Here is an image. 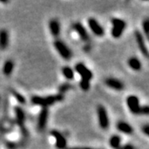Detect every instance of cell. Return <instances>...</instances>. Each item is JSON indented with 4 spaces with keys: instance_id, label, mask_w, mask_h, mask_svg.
Listing matches in <instances>:
<instances>
[{
    "instance_id": "cell-16",
    "label": "cell",
    "mask_w": 149,
    "mask_h": 149,
    "mask_svg": "<svg viewBox=\"0 0 149 149\" xmlns=\"http://www.w3.org/2000/svg\"><path fill=\"white\" fill-rule=\"evenodd\" d=\"M14 112L16 115L17 122L19 125H22L25 122V113L21 107L16 106L14 108Z\"/></svg>"
},
{
    "instance_id": "cell-4",
    "label": "cell",
    "mask_w": 149,
    "mask_h": 149,
    "mask_svg": "<svg viewBox=\"0 0 149 149\" xmlns=\"http://www.w3.org/2000/svg\"><path fill=\"white\" fill-rule=\"evenodd\" d=\"M97 113L99 118V124L102 129H107L109 126V119L106 109L103 105H99L97 108Z\"/></svg>"
},
{
    "instance_id": "cell-6",
    "label": "cell",
    "mask_w": 149,
    "mask_h": 149,
    "mask_svg": "<svg viewBox=\"0 0 149 149\" xmlns=\"http://www.w3.org/2000/svg\"><path fill=\"white\" fill-rule=\"evenodd\" d=\"M75 70L77 71V73L80 74L81 77V80H88L91 81V79L93 78V73L91 70L87 68L85 66V64L83 63H78L75 65Z\"/></svg>"
},
{
    "instance_id": "cell-11",
    "label": "cell",
    "mask_w": 149,
    "mask_h": 149,
    "mask_svg": "<svg viewBox=\"0 0 149 149\" xmlns=\"http://www.w3.org/2000/svg\"><path fill=\"white\" fill-rule=\"evenodd\" d=\"M74 31L77 32V34L79 35V37H80V39L84 42H87L89 41V34L87 32V30L85 29V27L80 23V22H75L74 24Z\"/></svg>"
},
{
    "instance_id": "cell-27",
    "label": "cell",
    "mask_w": 149,
    "mask_h": 149,
    "mask_svg": "<svg viewBox=\"0 0 149 149\" xmlns=\"http://www.w3.org/2000/svg\"><path fill=\"white\" fill-rule=\"evenodd\" d=\"M143 133L146 134V135H148L149 133V126L148 124H146V125H144V127L143 128Z\"/></svg>"
},
{
    "instance_id": "cell-23",
    "label": "cell",
    "mask_w": 149,
    "mask_h": 149,
    "mask_svg": "<svg viewBox=\"0 0 149 149\" xmlns=\"http://www.w3.org/2000/svg\"><path fill=\"white\" fill-rule=\"evenodd\" d=\"M143 28L144 33L146 35V37L148 38V33H149V21L148 19H146L143 22Z\"/></svg>"
},
{
    "instance_id": "cell-15",
    "label": "cell",
    "mask_w": 149,
    "mask_h": 149,
    "mask_svg": "<svg viewBox=\"0 0 149 149\" xmlns=\"http://www.w3.org/2000/svg\"><path fill=\"white\" fill-rule=\"evenodd\" d=\"M117 128L118 129V131L122 132V133H125V134H132L133 132V129L132 128V126L126 122L123 121H119L117 123Z\"/></svg>"
},
{
    "instance_id": "cell-9",
    "label": "cell",
    "mask_w": 149,
    "mask_h": 149,
    "mask_svg": "<svg viewBox=\"0 0 149 149\" xmlns=\"http://www.w3.org/2000/svg\"><path fill=\"white\" fill-rule=\"evenodd\" d=\"M52 135L54 137V139L56 140V146L58 149H65L66 148L67 142L66 139L65 138V136L61 133H60L59 131L53 130L52 131Z\"/></svg>"
},
{
    "instance_id": "cell-10",
    "label": "cell",
    "mask_w": 149,
    "mask_h": 149,
    "mask_svg": "<svg viewBox=\"0 0 149 149\" xmlns=\"http://www.w3.org/2000/svg\"><path fill=\"white\" fill-rule=\"evenodd\" d=\"M48 115H49V113H48L47 108H43L40 112L38 121H37V128L40 131H42L46 128L47 123Z\"/></svg>"
},
{
    "instance_id": "cell-19",
    "label": "cell",
    "mask_w": 149,
    "mask_h": 149,
    "mask_svg": "<svg viewBox=\"0 0 149 149\" xmlns=\"http://www.w3.org/2000/svg\"><path fill=\"white\" fill-rule=\"evenodd\" d=\"M13 68H14V63H13V61H11V60H8L3 65V74H5V75L9 76L12 74V72L13 70Z\"/></svg>"
},
{
    "instance_id": "cell-3",
    "label": "cell",
    "mask_w": 149,
    "mask_h": 149,
    "mask_svg": "<svg viewBox=\"0 0 149 149\" xmlns=\"http://www.w3.org/2000/svg\"><path fill=\"white\" fill-rule=\"evenodd\" d=\"M54 47L56 48V50L58 52L59 55L62 58L66 60V61H68V60L71 58L72 52H71L70 49L62 41H61V40H56L54 42Z\"/></svg>"
},
{
    "instance_id": "cell-7",
    "label": "cell",
    "mask_w": 149,
    "mask_h": 149,
    "mask_svg": "<svg viewBox=\"0 0 149 149\" xmlns=\"http://www.w3.org/2000/svg\"><path fill=\"white\" fill-rule=\"evenodd\" d=\"M88 25H89V27L91 28L92 32L95 36H97V37H102V36H104V30L103 27L99 23V22L97 21L96 19L93 18V17L89 18L88 19Z\"/></svg>"
},
{
    "instance_id": "cell-2",
    "label": "cell",
    "mask_w": 149,
    "mask_h": 149,
    "mask_svg": "<svg viewBox=\"0 0 149 149\" xmlns=\"http://www.w3.org/2000/svg\"><path fill=\"white\" fill-rule=\"evenodd\" d=\"M112 31L111 34L113 38H119L123 35L126 28V22L120 18L112 19Z\"/></svg>"
},
{
    "instance_id": "cell-26",
    "label": "cell",
    "mask_w": 149,
    "mask_h": 149,
    "mask_svg": "<svg viewBox=\"0 0 149 149\" xmlns=\"http://www.w3.org/2000/svg\"><path fill=\"white\" fill-rule=\"evenodd\" d=\"M120 149H135V148L133 147V145H131V144H126L123 147L120 148Z\"/></svg>"
},
{
    "instance_id": "cell-25",
    "label": "cell",
    "mask_w": 149,
    "mask_h": 149,
    "mask_svg": "<svg viewBox=\"0 0 149 149\" xmlns=\"http://www.w3.org/2000/svg\"><path fill=\"white\" fill-rule=\"evenodd\" d=\"M70 86V85H61V87L60 88V91H61V93H63V92H65V90L69 89Z\"/></svg>"
},
{
    "instance_id": "cell-18",
    "label": "cell",
    "mask_w": 149,
    "mask_h": 149,
    "mask_svg": "<svg viewBox=\"0 0 149 149\" xmlns=\"http://www.w3.org/2000/svg\"><path fill=\"white\" fill-rule=\"evenodd\" d=\"M109 145L112 148L120 149L121 148V138L118 135H113L109 139Z\"/></svg>"
},
{
    "instance_id": "cell-28",
    "label": "cell",
    "mask_w": 149,
    "mask_h": 149,
    "mask_svg": "<svg viewBox=\"0 0 149 149\" xmlns=\"http://www.w3.org/2000/svg\"><path fill=\"white\" fill-rule=\"evenodd\" d=\"M69 149H95V148H71Z\"/></svg>"
},
{
    "instance_id": "cell-8",
    "label": "cell",
    "mask_w": 149,
    "mask_h": 149,
    "mask_svg": "<svg viewBox=\"0 0 149 149\" xmlns=\"http://www.w3.org/2000/svg\"><path fill=\"white\" fill-rule=\"evenodd\" d=\"M134 36H135V39H136L137 44L139 46V50L141 51V52L143 53L144 56L148 58V48L146 47L143 36L142 35V33L139 31H136L134 33Z\"/></svg>"
},
{
    "instance_id": "cell-13",
    "label": "cell",
    "mask_w": 149,
    "mask_h": 149,
    "mask_svg": "<svg viewBox=\"0 0 149 149\" xmlns=\"http://www.w3.org/2000/svg\"><path fill=\"white\" fill-rule=\"evenodd\" d=\"M49 29L53 37H58L61 32V25L57 19H52L49 22Z\"/></svg>"
},
{
    "instance_id": "cell-14",
    "label": "cell",
    "mask_w": 149,
    "mask_h": 149,
    "mask_svg": "<svg viewBox=\"0 0 149 149\" xmlns=\"http://www.w3.org/2000/svg\"><path fill=\"white\" fill-rule=\"evenodd\" d=\"M8 46V32L6 29L0 30V49L5 50Z\"/></svg>"
},
{
    "instance_id": "cell-20",
    "label": "cell",
    "mask_w": 149,
    "mask_h": 149,
    "mask_svg": "<svg viewBox=\"0 0 149 149\" xmlns=\"http://www.w3.org/2000/svg\"><path fill=\"white\" fill-rule=\"evenodd\" d=\"M61 72L62 74L65 76V78H66L67 80H72L74 78V70L71 69L69 66H65L61 69Z\"/></svg>"
},
{
    "instance_id": "cell-17",
    "label": "cell",
    "mask_w": 149,
    "mask_h": 149,
    "mask_svg": "<svg viewBox=\"0 0 149 149\" xmlns=\"http://www.w3.org/2000/svg\"><path fill=\"white\" fill-rule=\"evenodd\" d=\"M128 66L135 71H139L142 68V63L137 57H131L128 60Z\"/></svg>"
},
{
    "instance_id": "cell-1",
    "label": "cell",
    "mask_w": 149,
    "mask_h": 149,
    "mask_svg": "<svg viewBox=\"0 0 149 149\" xmlns=\"http://www.w3.org/2000/svg\"><path fill=\"white\" fill-rule=\"evenodd\" d=\"M63 99H64V97L61 94L45 96V97L33 96L32 98V103L33 104L42 106L43 108H47V106L52 105L56 103H58V102L63 100Z\"/></svg>"
},
{
    "instance_id": "cell-22",
    "label": "cell",
    "mask_w": 149,
    "mask_h": 149,
    "mask_svg": "<svg viewBox=\"0 0 149 149\" xmlns=\"http://www.w3.org/2000/svg\"><path fill=\"white\" fill-rule=\"evenodd\" d=\"M13 95L16 98V100L19 102V103H21V104H25V103H26V100H25L24 96L22 95L21 94H19L18 92L13 91Z\"/></svg>"
},
{
    "instance_id": "cell-24",
    "label": "cell",
    "mask_w": 149,
    "mask_h": 149,
    "mask_svg": "<svg viewBox=\"0 0 149 149\" xmlns=\"http://www.w3.org/2000/svg\"><path fill=\"white\" fill-rule=\"evenodd\" d=\"M149 113V109L148 106V105H145L142 108V109H141V113L142 114H148Z\"/></svg>"
},
{
    "instance_id": "cell-5",
    "label": "cell",
    "mask_w": 149,
    "mask_h": 149,
    "mask_svg": "<svg viewBox=\"0 0 149 149\" xmlns=\"http://www.w3.org/2000/svg\"><path fill=\"white\" fill-rule=\"evenodd\" d=\"M127 106L128 109L131 111L133 114H140L141 113V109L142 108L140 106L139 98L135 95H129L127 97L126 100Z\"/></svg>"
},
{
    "instance_id": "cell-21",
    "label": "cell",
    "mask_w": 149,
    "mask_h": 149,
    "mask_svg": "<svg viewBox=\"0 0 149 149\" xmlns=\"http://www.w3.org/2000/svg\"><path fill=\"white\" fill-rule=\"evenodd\" d=\"M80 88H81V90H83V91H89V90H90V88H91V81L81 80H80Z\"/></svg>"
},
{
    "instance_id": "cell-12",
    "label": "cell",
    "mask_w": 149,
    "mask_h": 149,
    "mask_svg": "<svg viewBox=\"0 0 149 149\" xmlns=\"http://www.w3.org/2000/svg\"><path fill=\"white\" fill-rule=\"evenodd\" d=\"M105 85L114 91H122L124 88V85L120 80L113 78H108L105 80Z\"/></svg>"
}]
</instances>
